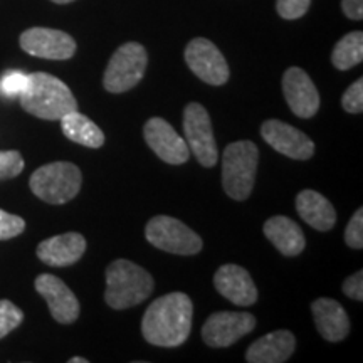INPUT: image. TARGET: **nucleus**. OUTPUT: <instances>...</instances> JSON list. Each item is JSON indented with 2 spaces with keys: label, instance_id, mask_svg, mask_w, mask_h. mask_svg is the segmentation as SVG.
<instances>
[{
  "label": "nucleus",
  "instance_id": "nucleus-1",
  "mask_svg": "<svg viewBox=\"0 0 363 363\" xmlns=\"http://www.w3.org/2000/svg\"><path fill=\"white\" fill-rule=\"evenodd\" d=\"M194 305L185 293H170L147 308L142 321L143 338L155 347L174 348L187 342L192 331Z\"/></svg>",
  "mask_w": 363,
  "mask_h": 363
},
{
  "label": "nucleus",
  "instance_id": "nucleus-2",
  "mask_svg": "<svg viewBox=\"0 0 363 363\" xmlns=\"http://www.w3.org/2000/svg\"><path fill=\"white\" fill-rule=\"evenodd\" d=\"M21 106L40 120H61L78 110V101L66 83L48 72L29 74V84L21 94Z\"/></svg>",
  "mask_w": 363,
  "mask_h": 363
},
{
  "label": "nucleus",
  "instance_id": "nucleus-3",
  "mask_svg": "<svg viewBox=\"0 0 363 363\" xmlns=\"http://www.w3.org/2000/svg\"><path fill=\"white\" fill-rule=\"evenodd\" d=\"M155 288L152 274L142 266L126 259H116L106 267L104 301L113 310H126L150 298Z\"/></svg>",
  "mask_w": 363,
  "mask_h": 363
},
{
  "label": "nucleus",
  "instance_id": "nucleus-4",
  "mask_svg": "<svg viewBox=\"0 0 363 363\" xmlns=\"http://www.w3.org/2000/svg\"><path fill=\"white\" fill-rule=\"evenodd\" d=\"M259 150L249 140L227 145L222 155V185L234 201H246L256 182Z\"/></svg>",
  "mask_w": 363,
  "mask_h": 363
},
{
  "label": "nucleus",
  "instance_id": "nucleus-5",
  "mask_svg": "<svg viewBox=\"0 0 363 363\" xmlns=\"http://www.w3.org/2000/svg\"><path fill=\"white\" fill-rule=\"evenodd\" d=\"M83 185V174L74 163L54 162L39 167L30 175L29 187L40 201L61 206L72 201Z\"/></svg>",
  "mask_w": 363,
  "mask_h": 363
},
{
  "label": "nucleus",
  "instance_id": "nucleus-6",
  "mask_svg": "<svg viewBox=\"0 0 363 363\" xmlns=\"http://www.w3.org/2000/svg\"><path fill=\"white\" fill-rule=\"evenodd\" d=\"M147 65L148 54L142 44L126 43L120 45L104 71V89L115 94L133 89L143 79Z\"/></svg>",
  "mask_w": 363,
  "mask_h": 363
},
{
  "label": "nucleus",
  "instance_id": "nucleus-7",
  "mask_svg": "<svg viewBox=\"0 0 363 363\" xmlns=\"http://www.w3.org/2000/svg\"><path fill=\"white\" fill-rule=\"evenodd\" d=\"M145 235L152 246L170 254L194 256L202 251V239L184 222L169 216H157L148 220Z\"/></svg>",
  "mask_w": 363,
  "mask_h": 363
},
{
  "label": "nucleus",
  "instance_id": "nucleus-8",
  "mask_svg": "<svg viewBox=\"0 0 363 363\" xmlns=\"http://www.w3.org/2000/svg\"><path fill=\"white\" fill-rule=\"evenodd\" d=\"M185 142L190 153H194L199 163L207 169L219 160V150L214 138L211 116L201 103H189L184 110Z\"/></svg>",
  "mask_w": 363,
  "mask_h": 363
},
{
  "label": "nucleus",
  "instance_id": "nucleus-9",
  "mask_svg": "<svg viewBox=\"0 0 363 363\" xmlns=\"http://www.w3.org/2000/svg\"><path fill=\"white\" fill-rule=\"evenodd\" d=\"M185 62L190 71L211 86H222L229 81L230 71L219 48L208 39H192L185 48Z\"/></svg>",
  "mask_w": 363,
  "mask_h": 363
},
{
  "label": "nucleus",
  "instance_id": "nucleus-10",
  "mask_svg": "<svg viewBox=\"0 0 363 363\" xmlns=\"http://www.w3.org/2000/svg\"><path fill=\"white\" fill-rule=\"evenodd\" d=\"M256 318L251 313L217 311L207 318L202 326V338L208 347L225 348L251 333Z\"/></svg>",
  "mask_w": 363,
  "mask_h": 363
},
{
  "label": "nucleus",
  "instance_id": "nucleus-11",
  "mask_svg": "<svg viewBox=\"0 0 363 363\" xmlns=\"http://www.w3.org/2000/svg\"><path fill=\"white\" fill-rule=\"evenodd\" d=\"M21 48L34 57L66 61L76 52V40L69 34L48 27H30L21 34Z\"/></svg>",
  "mask_w": 363,
  "mask_h": 363
},
{
  "label": "nucleus",
  "instance_id": "nucleus-12",
  "mask_svg": "<svg viewBox=\"0 0 363 363\" xmlns=\"http://www.w3.org/2000/svg\"><path fill=\"white\" fill-rule=\"evenodd\" d=\"M264 142L293 160H308L315 153V143L306 133L281 120H267L261 126Z\"/></svg>",
  "mask_w": 363,
  "mask_h": 363
},
{
  "label": "nucleus",
  "instance_id": "nucleus-13",
  "mask_svg": "<svg viewBox=\"0 0 363 363\" xmlns=\"http://www.w3.org/2000/svg\"><path fill=\"white\" fill-rule=\"evenodd\" d=\"M145 140L155 155L170 165H182L190 158V150L185 140L177 133L163 118H150L143 128Z\"/></svg>",
  "mask_w": 363,
  "mask_h": 363
},
{
  "label": "nucleus",
  "instance_id": "nucleus-14",
  "mask_svg": "<svg viewBox=\"0 0 363 363\" xmlns=\"http://www.w3.org/2000/svg\"><path fill=\"white\" fill-rule=\"evenodd\" d=\"M35 291L45 299L54 320L61 325H71L79 318V301L65 281L54 274H40L35 279Z\"/></svg>",
  "mask_w": 363,
  "mask_h": 363
},
{
  "label": "nucleus",
  "instance_id": "nucleus-15",
  "mask_svg": "<svg viewBox=\"0 0 363 363\" xmlns=\"http://www.w3.org/2000/svg\"><path fill=\"white\" fill-rule=\"evenodd\" d=\"M286 103L299 118H311L320 110V93L301 67H289L283 76Z\"/></svg>",
  "mask_w": 363,
  "mask_h": 363
},
{
  "label": "nucleus",
  "instance_id": "nucleus-16",
  "mask_svg": "<svg viewBox=\"0 0 363 363\" xmlns=\"http://www.w3.org/2000/svg\"><path fill=\"white\" fill-rule=\"evenodd\" d=\"M214 286L222 296L238 306H251L257 301L256 284L242 266H220L214 276Z\"/></svg>",
  "mask_w": 363,
  "mask_h": 363
},
{
  "label": "nucleus",
  "instance_id": "nucleus-17",
  "mask_svg": "<svg viewBox=\"0 0 363 363\" xmlns=\"http://www.w3.org/2000/svg\"><path fill=\"white\" fill-rule=\"evenodd\" d=\"M313 320H315L316 330L326 342L337 343L347 338L350 333V320L347 311L337 299L318 298L311 303Z\"/></svg>",
  "mask_w": 363,
  "mask_h": 363
},
{
  "label": "nucleus",
  "instance_id": "nucleus-18",
  "mask_svg": "<svg viewBox=\"0 0 363 363\" xmlns=\"http://www.w3.org/2000/svg\"><path fill=\"white\" fill-rule=\"evenodd\" d=\"M84 251V235L79 233H66L43 240L38 246V257L48 266L66 267L78 262Z\"/></svg>",
  "mask_w": 363,
  "mask_h": 363
},
{
  "label": "nucleus",
  "instance_id": "nucleus-19",
  "mask_svg": "<svg viewBox=\"0 0 363 363\" xmlns=\"http://www.w3.org/2000/svg\"><path fill=\"white\" fill-rule=\"evenodd\" d=\"M296 348V338L291 331L276 330L256 340L246 352L249 363H283L288 362Z\"/></svg>",
  "mask_w": 363,
  "mask_h": 363
},
{
  "label": "nucleus",
  "instance_id": "nucleus-20",
  "mask_svg": "<svg viewBox=\"0 0 363 363\" xmlns=\"http://www.w3.org/2000/svg\"><path fill=\"white\" fill-rule=\"evenodd\" d=\"M264 235L286 257L298 256L306 246L305 234L296 222L284 216H274L266 220Z\"/></svg>",
  "mask_w": 363,
  "mask_h": 363
},
{
  "label": "nucleus",
  "instance_id": "nucleus-21",
  "mask_svg": "<svg viewBox=\"0 0 363 363\" xmlns=\"http://www.w3.org/2000/svg\"><path fill=\"white\" fill-rule=\"evenodd\" d=\"M296 211L308 225L321 233L333 229L337 222V212L333 206L316 190H301L298 194Z\"/></svg>",
  "mask_w": 363,
  "mask_h": 363
},
{
  "label": "nucleus",
  "instance_id": "nucleus-22",
  "mask_svg": "<svg viewBox=\"0 0 363 363\" xmlns=\"http://www.w3.org/2000/svg\"><path fill=\"white\" fill-rule=\"evenodd\" d=\"M61 128L66 138L83 145V147L101 148L104 145V133L101 128L86 115H81L78 110L61 118Z\"/></svg>",
  "mask_w": 363,
  "mask_h": 363
},
{
  "label": "nucleus",
  "instance_id": "nucleus-23",
  "mask_svg": "<svg viewBox=\"0 0 363 363\" xmlns=\"http://www.w3.org/2000/svg\"><path fill=\"white\" fill-rule=\"evenodd\" d=\"M363 61V33L353 30L342 38L331 52V62L340 71H348Z\"/></svg>",
  "mask_w": 363,
  "mask_h": 363
},
{
  "label": "nucleus",
  "instance_id": "nucleus-24",
  "mask_svg": "<svg viewBox=\"0 0 363 363\" xmlns=\"http://www.w3.org/2000/svg\"><path fill=\"white\" fill-rule=\"evenodd\" d=\"M27 84H29V74L22 71H7L0 78V96L6 99L21 98Z\"/></svg>",
  "mask_w": 363,
  "mask_h": 363
},
{
  "label": "nucleus",
  "instance_id": "nucleus-25",
  "mask_svg": "<svg viewBox=\"0 0 363 363\" xmlns=\"http://www.w3.org/2000/svg\"><path fill=\"white\" fill-rule=\"evenodd\" d=\"M24 320V313L9 299H0V340L7 337Z\"/></svg>",
  "mask_w": 363,
  "mask_h": 363
},
{
  "label": "nucleus",
  "instance_id": "nucleus-26",
  "mask_svg": "<svg viewBox=\"0 0 363 363\" xmlns=\"http://www.w3.org/2000/svg\"><path fill=\"white\" fill-rule=\"evenodd\" d=\"M24 170V158L17 150L0 152V180L13 179Z\"/></svg>",
  "mask_w": 363,
  "mask_h": 363
},
{
  "label": "nucleus",
  "instance_id": "nucleus-27",
  "mask_svg": "<svg viewBox=\"0 0 363 363\" xmlns=\"http://www.w3.org/2000/svg\"><path fill=\"white\" fill-rule=\"evenodd\" d=\"M26 220L19 216L9 214V212L0 208V240H7L17 238L24 233Z\"/></svg>",
  "mask_w": 363,
  "mask_h": 363
},
{
  "label": "nucleus",
  "instance_id": "nucleus-28",
  "mask_svg": "<svg viewBox=\"0 0 363 363\" xmlns=\"http://www.w3.org/2000/svg\"><path fill=\"white\" fill-rule=\"evenodd\" d=\"M345 242L352 249H362L363 247V211L357 208L355 214L352 216L350 222H348L347 229H345Z\"/></svg>",
  "mask_w": 363,
  "mask_h": 363
},
{
  "label": "nucleus",
  "instance_id": "nucleus-29",
  "mask_svg": "<svg viewBox=\"0 0 363 363\" xmlns=\"http://www.w3.org/2000/svg\"><path fill=\"white\" fill-rule=\"evenodd\" d=\"M311 6V0H278L276 11L283 19L294 21L303 17Z\"/></svg>",
  "mask_w": 363,
  "mask_h": 363
},
{
  "label": "nucleus",
  "instance_id": "nucleus-30",
  "mask_svg": "<svg viewBox=\"0 0 363 363\" xmlns=\"http://www.w3.org/2000/svg\"><path fill=\"white\" fill-rule=\"evenodd\" d=\"M342 106L345 111L357 115L363 111V79L358 78L350 88L345 91L342 98Z\"/></svg>",
  "mask_w": 363,
  "mask_h": 363
},
{
  "label": "nucleus",
  "instance_id": "nucleus-31",
  "mask_svg": "<svg viewBox=\"0 0 363 363\" xmlns=\"http://www.w3.org/2000/svg\"><path fill=\"white\" fill-rule=\"evenodd\" d=\"M343 293L347 294L348 298L357 299V301H362L363 299V271H357L355 274L348 276V278L343 281Z\"/></svg>",
  "mask_w": 363,
  "mask_h": 363
},
{
  "label": "nucleus",
  "instance_id": "nucleus-32",
  "mask_svg": "<svg viewBox=\"0 0 363 363\" xmlns=\"http://www.w3.org/2000/svg\"><path fill=\"white\" fill-rule=\"evenodd\" d=\"M342 11L348 19H363V0H342Z\"/></svg>",
  "mask_w": 363,
  "mask_h": 363
},
{
  "label": "nucleus",
  "instance_id": "nucleus-33",
  "mask_svg": "<svg viewBox=\"0 0 363 363\" xmlns=\"http://www.w3.org/2000/svg\"><path fill=\"white\" fill-rule=\"evenodd\" d=\"M69 363H88V358H81V357H72V358H69Z\"/></svg>",
  "mask_w": 363,
  "mask_h": 363
},
{
  "label": "nucleus",
  "instance_id": "nucleus-34",
  "mask_svg": "<svg viewBox=\"0 0 363 363\" xmlns=\"http://www.w3.org/2000/svg\"><path fill=\"white\" fill-rule=\"evenodd\" d=\"M51 2L61 4V6H65V4H71V2H74V0H51Z\"/></svg>",
  "mask_w": 363,
  "mask_h": 363
}]
</instances>
